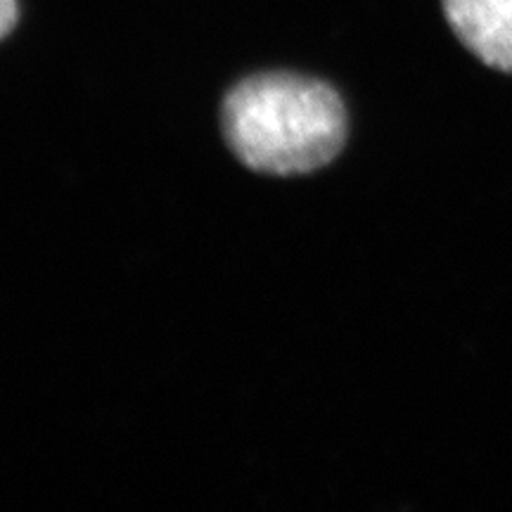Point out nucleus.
<instances>
[{"mask_svg": "<svg viewBox=\"0 0 512 512\" xmlns=\"http://www.w3.org/2000/svg\"><path fill=\"white\" fill-rule=\"evenodd\" d=\"M223 136L247 169L304 176L328 166L347 143V110L325 81L256 74L223 100Z\"/></svg>", "mask_w": 512, "mask_h": 512, "instance_id": "f257e3e1", "label": "nucleus"}, {"mask_svg": "<svg viewBox=\"0 0 512 512\" xmlns=\"http://www.w3.org/2000/svg\"><path fill=\"white\" fill-rule=\"evenodd\" d=\"M441 8L472 55L512 74V0H441Z\"/></svg>", "mask_w": 512, "mask_h": 512, "instance_id": "f03ea898", "label": "nucleus"}, {"mask_svg": "<svg viewBox=\"0 0 512 512\" xmlns=\"http://www.w3.org/2000/svg\"><path fill=\"white\" fill-rule=\"evenodd\" d=\"M19 5L17 0H0V41L17 27Z\"/></svg>", "mask_w": 512, "mask_h": 512, "instance_id": "7ed1b4c3", "label": "nucleus"}]
</instances>
